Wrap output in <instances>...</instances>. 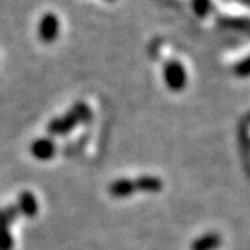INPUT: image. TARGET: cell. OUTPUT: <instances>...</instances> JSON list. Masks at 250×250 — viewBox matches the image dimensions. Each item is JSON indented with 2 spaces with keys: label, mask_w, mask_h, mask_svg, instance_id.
<instances>
[{
  "label": "cell",
  "mask_w": 250,
  "mask_h": 250,
  "mask_svg": "<svg viewBox=\"0 0 250 250\" xmlns=\"http://www.w3.org/2000/svg\"><path fill=\"white\" fill-rule=\"evenodd\" d=\"M56 145L50 139H38L32 144V154L38 160H48L55 155Z\"/></svg>",
  "instance_id": "cell-4"
},
{
  "label": "cell",
  "mask_w": 250,
  "mask_h": 250,
  "mask_svg": "<svg viewBox=\"0 0 250 250\" xmlns=\"http://www.w3.org/2000/svg\"><path fill=\"white\" fill-rule=\"evenodd\" d=\"M228 26L243 30V32H250V20H228Z\"/></svg>",
  "instance_id": "cell-12"
},
{
  "label": "cell",
  "mask_w": 250,
  "mask_h": 250,
  "mask_svg": "<svg viewBox=\"0 0 250 250\" xmlns=\"http://www.w3.org/2000/svg\"><path fill=\"white\" fill-rule=\"evenodd\" d=\"M209 0H193V9L196 12V15L198 17H205L208 12H209Z\"/></svg>",
  "instance_id": "cell-10"
},
{
  "label": "cell",
  "mask_w": 250,
  "mask_h": 250,
  "mask_svg": "<svg viewBox=\"0 0 250 250\" xmlns=\"http://www.w3.org/2000/svg\"><path fill=\"white\" fill-rule=\"evenodd\" d=\"M89 116H91V113H89L87 105L83 104V103H79L69 113H66L65 116H62V118H59V119H55L53 122H50V125H48V131L53 133V134H63V133H68L69 130H73L80 121L87 119Z\"/></svg>",
  "instance_id": "cell-1"
},
{
  "label": "cell",
  "mask_w": 250,
  "mask_h": 250,
  "mask_svg": "<svg viewBox=\"0 0 250 250\" xmlns=\"http://www.w3.org/2000/svg\"><path fill=\"white\" fill-rule=\"evenodd\" d=\"M235 73L240 77H249L250 76V56L244 61H241L237 66H235Z\"/></svg>",
  "instance_id": "cell-11"
},
{
  "label": "cell",
  "mask_w": 250,
  "mask_h": 250,
  "mask_svg": "<svg viewBox=\"0 0 250 250\" xmlns=\"http://www.w3.org/2000/svg\"><path fill=\"white\" fill-rule=\"evenodd\" d=\"M59 30H61V23L56 14L47 12L42 15V19L38 23V37L42 42L51 44L55 42L59 37Z\"/></svg>",
  "instance_id": "cell-3"
},
{
  "label": "cell",
  "mask_w": 250,
  "mask_h": 250,
  "mask_svg": "<svg viewBox=\"0 0 250 250\" xmlns=\"http://www.w3.org/2000/svg\"><path fill=\"white\" fill-rule=\"evenodd\" d=\"M19 209H20L23 214H26V216H29V217L35 216V214L38 212V202H37V199L33 198V194H32L30 191L21 193Z\"/></svg>",
  "instance_id": "cell-9"
},
{
  "label": "cell",
  "mask_w": 250,
  "mask_h": 250,
  "mask_svg": "<svg viewBox=\"0 0 250 250\" xmlns=\"http://www.w3.org/2000/svg\"><path fill=\"white\" fill-rule=\"evenodd\" d=\"M12 222L5 211H0V250H11L12 249V238L9 235L8 225Z\"/></svg>",
  "instance_id": "cell-8"
},
{
  "label": "cell",
  "mask_w": 250,
  "mask_h": 250,
  "mask_svg": "<svg viewBox=\"0 0 250 250\" xmlns=\"http://www.w3.org/2000/svg\"><path fill=\"white\" fill-rule=\"evenodd\" d=\"M165 82L167 87L173 92H180L186 87L187 83V73L183 63L178 61H170L165 66Z\"/></svg>",
  "instance_id": "cell-2"
},
{
  "label": "cell",
  "mask_w": 250,
  "mask_h": 250,
  "mask_svg": "<svg viewBox=\"0 0 250 250\" xmlns=\"http://www.w3.org/2000/svg\"><path fill=\"white\" fill-rule=\"evenodd\" d=\"M222 243L220 235L217 234H205L201 238L191 243V250H216Z\"/></svg>",
  "instance_id": "cell-6"
},
{
  "label": "cell",
  "mask_w": 250,
  "mask_h": 250,
  "mask_svg": "<svg viewBox=\"0 0 250 250\" xmlns=\"http://www.w3.org/2000/svg\"><path fill=\"white\" fill-rule=\"evenodd\" d=\"M109 191L113 198H128V196H131L136 191V186L133 180L122 178V180H118L110 186Z\"/></svg>",
  "instance_id": "cell-5"
},
{
  "label": "cell",
  "mask_w": 250,
  "mask_h": 250,
  "mask_svg": "<svg viewBox=\"0 0 250 250\" xmlns=\"http://www.w3.org/2000/svg\"><path fill=\"white\" fill-rule=\"evenodd\" d=\"M107 2H115V0H107Z\"/></svg>",
  "instance_id": "cell-13"
},
{
  "label": "cell",
  "mask_w": 250,
  "mask_h": 250,
  "mask_svg": "<svg viewBox=\"0 0 250 250\" xmlns=\"http://www.w3.org/2000/svg\"><path fill=\"white\" fill-rule=\"evenodd\" d=\"M136 190L140 191H160L163 188V183L162 180H158L155 176L146 175V176H140L134 181Z\"/></svg>",
  "instance_id": "cell-7"
}]
</instances>
